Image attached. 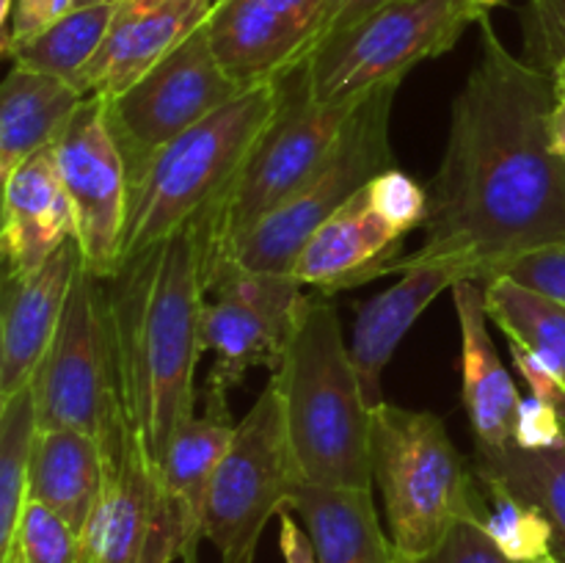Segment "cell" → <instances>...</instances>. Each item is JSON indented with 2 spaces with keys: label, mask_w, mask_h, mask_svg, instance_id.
<instances>
[{
  "label": "cell",
  "mask_w": 565,
  "mask_h": 563,
  "mask_svg": "<svg viewBox=\"0 0 565 563\" xmlns=\"http://www.w3.org/2000/svg\"><path fill=\"white\" fill-rule=\"evenodd\" d=\"M452 99L439 171L428 182L425 243L392 274L456 265L489 282L522 254L565 243V160L550 138L555 77L502 44L489 17Z\"/></svg>",
  "instance_id": "cell-1"
},
{
  "label": "cell",
  "mask_w": 565,
  "mask_h": 563,
  "mask_svg": "<svg viewBox=\"0 0 565 563\" xmlns=\"http://www.w3.org/2000/svg\"><path fill=\"white\" fill-rule=\"evenodd\" d=\"M207 254V226L196 215L103 282L121 408L158 464L196 417Z\"/></svg>",
  "instance_id": "cell-2"
},
{
  "label": "cell",
  "mask_w": 565,
  "mask_h": 563,
  "mask_svg": "<svg viewBox=\"0 0 565 563\" xmlns=\"http://www.w3.org/2000/svg\"><path fill=\"white\" fill-rule=\"evenodd\" d=\"M270 379L279 386L301 478L373 489V408L329 296L307 298Z\"/></svg>",
  "instance_id": "cell-3"
},
{
  "label": "cell",
  "mask_w": 565,
  "mask_h": 563,
  "mask_svg": "<svg viewBox=\"0 0 565 563\" xmlns=\"http://www.w3.org/2000/svg\"><path fill=\"white\" fill-rule=\"evenodd\" d=\"M285 103V77L252 86L130 177L119 265L213 208Z\"/></svg>",
  "instance_id": "cell-4"
},
{
  "label": "cell",
  "mask_w": 565,
  "mask_h": 563,
  "mask_svg": "<svg viewBox=\"0 0 565 563\" xmlns=\"http://www.w3.org/2000/svg\"><path fill=\"white\" fill-rule=\"evenodd\" d=\"M373 480L384 497L397 563L430 555L463 519H483L486 491L439 414L373 408Z\"/></svg>",
  "instance_id": "cell-5"
},
{
  "label": "cell",
  "mask_w": 565,
  "mask_h": 563,
  "mask_svg": "<svg viewBox=\"0 0 565 563\" xmlns=\"http://www.w3.org/2000/svg\"><path fill=\"white\" fill-rule=\"evenodd\" d=\"M483 17L467 0H392L326 39L298 72L315 103H362L379 88L401 86L423 61L450 53Z\"/></svg>",
  "instance_id": "cell-6"
},
{
  "label": "cell",
  "mask_w": 565,
  "mask_h": 563,
  "mask_svg": "<svg viewBox=\"0 0 565 563\" xmlns=\"http://www.w3.org/2000/svg\"><path fill=\"white\" fill-rule=\"evenodd\" d=\"M397 88L401 86L395 83L367 94L348 119L326 163L285 204H279L259 224L243 232L224 254L207 263L232 259L241 268L259 270V274L290 276L303 243L315 235V230L326 224L342 204L351 202L362 188H367L375 177L395 166L390 121Z\"/></svg>",
  "instance_id": "cell-7"
},
{
  "label": "cell",
  "mask_w": 565,
  "mask_h": 563,
  "mask_svg": "<svg viewBox=\"0 0 565 563\" xmlns=\"http://www.w3.org/2000/svg\"><path fill=\"white\" fill-rule=\"evenodd\" d=\"M359 103L320 105L309 97L301 72L285 77V103L252 149L232 185L204 210L210 254H224L237 237L285 204L331 155Z\"/></svg>",
  "instance_id": "cell-8"
},
{
  "label": "cell",
  "mask_w": 565,
  "mask_h": 563,
  "mask_svg": "<svg viewBox=\"0 0 565 563\" xmlns=\"http://www.w3.org/2000/svg\"><path fill=\"white\" fill-rule=\"evenodd\" d=\"M301 480L279 386L270 379L235 425L207 491L204 539L215 546L218 561L254 563L265 524L287 511Z\"/></svg>",
  "instance_id": "cell-9"
},
{
  "label": "cell",
  "mask_w": 565,
  "mask_h": 563,
  "mask_svg": "<svg viewBox=\"0 0 565 563\" xmlns=\"http://www.w3.org/2000/svg\"><path fill=\"white\" fill-rule=\"evenodd\" d=\"M103 491L81 533V563H171L182 530L163 489L160 464L119 406L103 436Z\"/></svg>",
  "instance_id": "cell-10"
},
{
  "label": "cell",
  "mask_w": 565,
  "mask_h": 563,
  "mask_svg": "<svg viewBox=\"0 0 565 563\" xmlns=\"http://www.w3.org/2000/svg\"><path fill=\"white\" fill-rule=\"evenodd\" d=\"M246 88L221 66L207 25L163 61L143 72L127 92L108 103V125L130 177L163 147L224 108Z\"/></svg>",
  "instance_id": "cell-11"
},
{
  "label": "cell",
  "mask_w": 565,
  "mask_h": 563,
  "mask_svg": "<svg viewBox=\"0 0 565 563\" xmlns=\"http://www.w3.org/2000/svg\"><path fill=\"white\" fill-rule=\"evenodd\" d=\"M31 384L39 431L75 428L99 439L119 406L103 279L86 265L77 270L58 331Z\"/></svg>",
  "instance_id": "cell-12"
},
{
  "label": "cell",
  "mask_w": 565,
  "mask_h": 563,
  "mask_svg": "<svg viewBox=\"0 0 565 563\" xmlns=\"http://www.w3.org/2000/svg\"><path fill=\"white\" fill-rule=\"evenodd\" d=\"M55 166L75 215L83 265L97 279L119 268V248L130 208V171L108 125V103L99 94L83 99L53 144Z\"/></svg>",
  "instance_id": "cell-13"
},
{
  "label": "cell",
  "mask_w": 565,
  "mask_h": 563,
  "mask_svg": "<svg viewBox=\"0 0 565 563\" xmlns=\"http://www.w3.org/2000/svg\"><path fill=\"white\" fill-rule=\"evenodd\" d=\"M331 0H224L207 33L221 66L243 88L281 81L307 64Z\"/></svg>",
  "instance_id": "cell-14"
},
{
  "label": "cell",
  "mask_w": 565,
  "mask_h": 563,
  "mask_svg": "<svg viewBox=\"0 0 565 563\" xmlns=\"http://www.w3.org/2000/svg\"><path fill=\"white\" fill-rule=\"evenodd\" d=\"M224 0H125L92 64L83 70V97L110 99L132 86L143 72L204 28Z\"/></svg>",
  "instance_id": "cell-15"
},
{
  "label": "cell",
  "mask_w": 565,
  "mask_h": 563,
  "mask_svg": "<svg viewBox=\"0 0 565 563\" xmlns=\"http://www.w3.org/2000/svg\"><path fill=\"white\" fill-rule=\"evenodd\" d=\"M83 252L77 237L66 241L39 270L3 276L0 304V401L31 384L58 331Z\"/></svg>",
  "instance_id": "cell-16"
},
{
  "label": "cell",
  "mask_w": 565,
  "mask_h": 563,
  "mask_svg": "<svg viewBox=\"0 0 565 563\" xmlns=\"http://www.w3.org/2000/svg\"><path fill=\"white\" fill-rule=\"evenodd\" d=\"M403 241L406 232L395 230L373 208L367 188H362L303 243L290 276L320 296L351 290L392 274L403 257Z\"/></svg>",
  "instance_id": "cell-17"
},
{
  "label": "cell",
  "mask_w": 565,
  "mask_h": 563,
  "mask_svg": "<svg viewBox=\"0 0 565 563\" xmlns=\"http://www.w3.org/2000/svg\"><path fill=\"white\" fill-rule=\"evenodd\" d=\"M75 237V215L58 177L53 147L31 155L3 180L6 276H25L42 268L66 241Z\"/></svg>",
  "instance_id": "cell-18"
},
{
  "label": "cell",
  "mask_w": 565,
  "mask_h": 563,
  "mask_svg": "<svg viewBox=\"0 0 565 563\" xmlns=\"http://www.w3.org/2000/svg\"><path fill=\"white\" fill-rule=\"evenodd\" d=\"M452 304L461 331V401L472 423L475 445H513L522 395L486 326L491 318L486 312L483 282H458Z\"/></svg>",
  "instance_id": "cell-19"
},
{
  "label": "cell",
  "mask_w": 565,
  "mask_h": 563,
  "mask_svg": "<svg viewBox=\"0 0 565 563\" xmlns=\"http://www.w3.org/2000/svg\"><path fill=\"white\" fill-rule=\"evenodd\" d=\"M401 274L395 285L386 287L359 309L356 326H353L351 357L370 408L384 403V384H381L384 370L419 315L430 307L439 293L452 290L458 282L472 279L467 270L441 263H419Z\"/></svg>",
  "instance_id": "cell-20"
},
{
  "label": "cell",
  "mask_w": 565,
  "mask_h": 563,
  "mask_svg": "<svg viewBox=\"0 0 565 563\" xmlns=\"http://www.w3.org/2000/svg\"><path fill=\"white\" fill-rule=\"evenodd\" d=\"M298 315L287 318L235 298L207 296L202 309V351H213L215 362L207 373L204 408L230 414L226 397L246 379L248 370H279Z\"/></svg>",
  "instance_id": "cell-21"
},
{
  "label": "cell",
  "mask_w": 565,
  "mask_h": 563,
  "mask_svg": "<svg viewBox=\"0 0 565 563\" xmlns=\"http://www.w3.org/2000/svg\"><path fill=\"white\" fill-rule=\"evenodd\" d=\"M287 511L303 522L320 563H397L392 539L375 513L373 489L301 480Z\"/></svg>",
  "instance_id": "cell-22"
},
{
  "label": "cell",
  "mask_w": 565,
  "mask_h": 563,
  "mask_svg": "<svg viewBox=\"0 0 565 563\" xmlns=\"http://www.w3.org/2000/svg\"><path fill=\"white\" fill-rule=\"evenodd\" d=\"M235 436L230 414L210 412L188 419L166 450L160 475L177 522L182 530V561L193 563L199 539H204V506L213 475Z\"/></svg>",
  "instance_id": "cell-23"
},
{
  "label": "cell",
  "mask_w": 565,
  "mask_h": 563,
  "mask_svg": "<svg viewBox=\"0 0 565 563\" xmlns=\"http://www.w3.org/2000/svg\"><path fill=\"white\" fill-rule=\"evenodd\" d=\"M103 475V445L97 436L75 428H44L33 442L28 500L53 508L83 533L97 508Z\"/></svg>",
  "instance_id": "cell-24"
},
{
  "label": "cell",
  "mask_w": 565,
  "mask_h": 563,
  "mask_svg": "<svg viewBox=\"0 0 565 563\" xmlns=\"http://www.w3.org/2000/svg\"><path fill=\"white\" fill-rule=\"evenodd\" d=\"M83 99L86 97L61 77L11 66L0 88V174L3 180L31 155L53 147Z\"/></svg>",
  "instance_id": "cell-25"
},
{
  "label": "cell",
  "mask_w": 565,
  "mask_h": 563,
  "mask_svg": "<svg viewBox=\"0 0 565 563\" xmlns=\"http://www.w3.org/2000/svg\"><path fill=\"white\" fill-rule=\"evenodd\" d=\"M472 467L478 480L505 486L508 491L539 506L550 517L555 528L552 555L565 563V445L555 450L475 445Z\"/></svg>",
  "instance_id": "cell-26"
},
{
  "label": "cell",
  "mask_w": 565,
  "mask_h": 563,
  "mask_svg": "<svg viewBox=\"0 0 565 563\" xmlns=\"http://www.w3.org/2000/svg\"><path fill=\"white\" fill-rule=\"evenodd\" d=\"M121 6V3H119ZM119 6H83L72 9L36 36L3 50L11 66L47 72L77 88L83 70L94 61L110 31ZM81 92V88H77Z\"/></svg>",
  "instance_id": "cell-27"
},
{
  "label": "cell",
  "mask_w": 565,
  "mask_h": 563,
  "mask_svg": "<svg viewBox=\"0 0 565 563\" xmlns=\"http://www.w3.org/2000/svg\"><path fill=\"white\" fill-rule=\"evenodd\" d=\"M36 434V392L33 384H25L0 401V563H9L17 550Z\"/></svg>",
  "instance_id": "cell-28"
},
{
  "label": "cell",
  "mask_w": 565,
  "mask_h": 563,
  "mask_svg": "<svg viewBox=\"0 0 565 563\" xmlns=\"http://www.w3.org/2000/svg\"><path fill=\"white\" fill-rule=\"evenodd\" d=\"M486 290V312L491 323L500 326L508 342H522V346L539 351L557 379L565 386V307L552 298L539 296L516 282L497 276L483 282Z\"/></svg>",
  "instance_id": "cell-29"
},
{
  "label": "cell",
  "mask_w": 565,
  "mask_h": 563,
  "mask_svg": "<svg viewBox=\"0 0 565 563\" xmlns=\"http://www.w3.org/2000/svg\"><path fill=\"white\" fill-rule=\"evenodd\" d=\"M480 486H483L486 500H489L480 528L508 561L535 563L552 555L555 528L539 506L522 500L505 486L483 484V480H480Z\"/></svg>",
  "instance_id": "cell-30"
},
{
  "label": "cell",
  "mask_w": 565,
  "mask_h": 563,
  "mask_svg": "<svg viewBox=\"0 0 565 563\" xmlns=\"http://www.w3.org/2000/svg\"><path fill=\"white\" fill-rule=\"evenodd\" d=\"M17 552L25 563H81V533L53 508L28 500L17 530Z\"/></svg>",
  "instance_id": "cell-31"
},
{
  "label": "cell",
  "mask_w": 565,
  "mask_h": 563,
  "mask_svg": "<svg viewBox=\"0 0 565 563\" xmlns=\"http://www.w3.org/2000/svg\"><path fill=\"white\" fill-rule=\"evenodd\" d=\"M367 196L373 208L390 221L395 230L412 232L425 226L428 219V188L419 185L414 177L401 171L397 166L386 169L367 185Z\"/></svg>",
  "instance_id": "cell-32"
},
{
  "label": "cell",
  "mask_w": 565,
  "mask_h": 563,
  "mask_svg": "<svg viewBox=\"0 0 565 563\" xmlns=\"http://www.w3.org/2000/svg\"><path fill=\"white\" fill-rule=\"evenodd\" d=\"M524 61L555 72L565 61V0H530L522 9Z\"/></svg>",
  "instance_id": "cell-33"
},
{
  "label": "cell",
  "mask_w": 565,
  "mask_h": 563,
  "mask_svg": "<svg viewBox=\"0 0 565 563\" xmlns=\"http://www.w3.org/2000/svg\"><path fill=\"white\" fill-rule=\"evenodd\" d=\"M497 276H505V279L516 282V285L565 307V243L522 254L513 263H508Z\"/></svg>",
  "instance_id": "cell-34"
},
{
  "label": "cell",
  "mask_w": 565,
  "mask_h": 563,
  "mask_svg": "<svg viewBox=\"0 0 565 563\" xmlns=\"http://www.w3.org/2000/svg\"><path fill=\"white\" fill-rule=\"evenodd\" d=\"M513 445L524 450H555L565 445V414L539 397H522Z\"/></svg>",
  "instance_id": "cell-35"
},
{
  "label": "cell",
  "mask_w": 565,
  "mask_h": 563,
  "mask_svg": "<svg viewBox=\"0 0 565 563\" xmlns=\"http://www.w3.org/2000/svg\"><path fill=\"white\" fill-rule=\"evenodd\" d=\"M412 563H513L491 544L478 519H463L430 555Z\"/></svg>",
  "instance_id": "cell-36"
},
{
  "label": "cell",
  "mask_w": 565,
  "mask_h": 563,
  "mask_svg": "<svg viewBox=\"0 0 565 563\" xmlns=\"http://www.w3.org/2000/svg\"><path fill=\"white\" fill-rule=\"evenodd\" d=\"M511 346V359L513 368L519 370V375L524 379V384L530 386V395L539 397V401L552 403L565 414V386L557 379V373L552 370V364L541 357L533 348L522 346V342H508Z\"/></svg>",
  "instance_id": "cell-37"
},
{
  "label": "cell",
  "mask_w": 565,
  "mask_h": 563,
  "mask_svg": "<svg viewBox=\"0 0 565 563\" xmlns=\"http://www.w3.org/2000/svg\"><path fill=\"white\" fill-rule=\"evenodd\" d=\"M72 9H75V0H14L9 33L0 42V50H9L11 44H20L25 39L36 36L44 28L53 25L55 20L70 14Z\"/></svg>",
  "instance_id": "cell-38"
},
{
  "label": "cell",
  "mask_w": 565,
  "mask_h": 563,
  "mask_svg": "<svg viewBox=\"0 0 565 563\" xmlns=\"http://www.w3.org/2000/svg\"><path fill=\"white\" fill-rule=\"evenodd\" d=\"M386 3H392V0H331L329 14H326L323 31H320V39H318V44H315V50H318L326 39L348 31V28L356 25V22H362L364 17H370L373 11H379L381 6H386Z\"/></svg>",
  "instance_id": "cell-39"
},
{
  "label": "cell",
  "mask_w": 565,
  "mask_h": 563,
  "mask_svg": "<svg viewBox=\"0 0 565 563\" xmlns=\"http://www.w3.org/2000/svg\"><path fill=\"white\" fill-rule=\"evenodd\" d=\"M279 546L285 563H320L307 530L296 522L292 511L279 513Z\"/></svg>",
  "instance_id": "cell-40"
},
{
  "label": "cell",
  "mask_w": 565,
  "mask_h": 563,
  "mask_svg": "<svg viewBox=\"0 0 565 563\" xmlns=\"http://www.w3.org/2000/svg\"><path fill=\"white\" fill-rule=\"evenodd\" d=\"M552 77H555V99L550 110V138L557 158L565 160V61L552 72Z\"/></svg>",
  "instance_id": "cell-41"
},
{
  "label": "cell",
  "mask_w": 565,
  "mask_h": 563,
  "mask_svg": "<svg viewBox=\"0 0 565 563\" xmlns=\"http://www.w3.org/2000/svg\"><path fill=\"white\" fill-rule=\"evenodd\" d=\"M467 3L475 6V9H478V11H483V14H489L491 9H497V6L508 3V0H467Z\"/></svg>",
  "instance_id": "cell-42"
},
{
  "label": "cell",
  "mask_w": 565,
  "mask_h": 563,
  "mask_svg": "<svg viewBox=\"0 0 565 563\" xmlns=\"http://www.w3.org/2000/svg\"><path fill=\"white\" fill-rule=\"evenodd\" d=\"M105 3L119 6V3H125V0H75V9H83V6H105Z\"/></svg>",
  "instance_id": "cell-43"
},
{
  "label": "cell",
  "mask_w": 565,
  "mask_h": 563,
  "mask_svg": "<svg viewBox=\"0 0 565 563\" xmlns=\"http://www.w3.org/2000/svg\"><path fill=\"white\" fill-rule=\"evenodd\" d=\"M535 563H563V561L557 555H546V557H541V561H535Z\"/></svg>",
  "instance_id": "cell-44"
},
{
  "label": "cell",
  "mask_w": 565,
  "mask_h": 563,
  "mask_svg": "<svg viewBox=\"0 0 565 563\" xmlns=\"http://www.w3.org/2000/svg\"><path fill=\"white\" fill-rule=\"evenodd\" d=\"M11 563H25V561H22V557H20V552H17V555H14V561H11Z\"/></svg>",
  "instance_id": "cell-45"
}]
</instances>
